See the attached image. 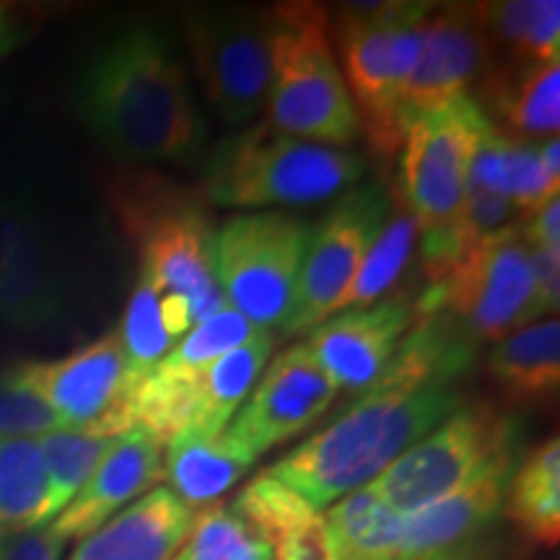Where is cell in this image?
<instances>
[{
	"instance_id": "10",
	"label": "cell",
	"mask_w": 560,
	"mask_h": 560,
	"mask_svg": "<svg viewBox=\"0 0 560 560\" xmlns=\"http://www.w3.org/2000/svg\"><path fill=\"white\" fill-rule=\"evenodd\" d=\"M179 21L198 79L221 120L229 128L255 120L270 83L268 13L192 5L179 13Z\"/></svg>"
},
{
	"instance_id": "19",
	"label": "cell",
	"mask_w": 560,
	"mask_h": 560,
	"mask_svg": "<svg viewBox=\"0 0 560 560\" xmlns=\"http://www.w3.org/2000/svg\"><path fill=\"white\" fill-rule=\"evenodd\" d=\"M164 446L143 431H128L112 439L109 450L86 486L79 490L66 511L50 527L62 540H83L104 527L112 516L120 514L140 495L164 480Z\"/></svg>"
},
{
	"instance_id": "2",
	"label": "cell",
	"mask_w": 560,
	"mask_h": 560,
	"mask_svg": "<svg viewBox=\"0 0 560 560\" xmlns=\"http://www.w3.org/2000/svg\"><path fill=\"white\" fill-rule=\"evenodd\" d=\"M457 408L459 395L452 387H371L332 423L285 452L268 475L314 509L330 506L371 486Z\"/></svg>"
},
{
	"instance_id": "1",
	"label": "cell",
	"mask_w": 560,
	"mask_h": 560,
	"mask_svg": "<svg viewBox=\"0 0 560 560\" xmlns=\"http://www.w3.org/2000/svg\"><path fill=\"white\" fill-rule=\"evenodd\" d=\"M73 102L91 136L128 164H185L206 143L185 62L161 26L104 39L75 75Z\"/></svg>"
},
{
	"instance_id": "39",
	"label": "cell",
	"mask_w": 560,
	"mask_h": 560,
	"mask_svg": "<svg viewBox=\"0 0 560 560\" xmlns=\"http://www.w3.org/2000/svg\"><path fill=\"white\" fill-rule=\"evenodd\" d=\"M66 540L52 527L0 537V560H60Z\"/></svg>"
},
{
	"instance_id": "7",
	"label": "cell",
	"mask_w": 560,
	"mask_h": 560,
	"mask_svg": "<svg viewBox=\"0 0 560 560\" xmlns=\"http://www.w3.org/2000/svg\"><path fill=\"white\" fill-rule=\"evenodd\" d=\"M516 454L520 423L490 405H470L441 420L369 488L405 516L450 495L493 462Z\"/></svg>"
},
{
	"instance_id": "32",
	"label": "cell",
	"mask_w": 560,
	"mask_h": 560,
	"mask_svg": "<svg viewBox=\"0 0 560 560\" xmlns=\"http://www.w3.org/2000/svg\"><path fill=\"white\" fill-rule=\"evenodd\" d=\"M418 234L420 226L416 215L402 206V200L397 208H389L387 219L376 231L374 242L369 244L348 291L342 293L340 312L363 310V306L376 304V299H382L384 293H389L410 260Z\"/></svg>"
},
{
	"instance_id": "20",
	"label": "cell",
	"mask_w": 560,
	"mask_h": 560,
	"mask_svg": "<svg viewBox=\"0 0 560 560\" xmlns=\"http://www.w3.org/2000/svg\"><path fill=\"white\" fill-rule=\"evenodd\" d=\"M198 514L170 488H153L83 537L70 560H172L187 542Z\"/></svg>"
},
{
	"instance_id": "11",
	"label": "cell",
	"mask_w": 560,
	"mask_h": 560,
	"mask_svg": "<svg viewBox=\"0 0 560 560\" xmlns=\"http://www.w3.org/2000/svg\"><path fill=\"white\" fill-rule=\"evenodd\" d=\"M70 306V270L52 221L30 198L0 195V325L45 332Z\"/></svg>"
},
{
	"instance_id": "22",
	"label": "cell",
	"mask_w": 560,
	"mask_h": 560,
	"mask_svg": "<svg viewBox=\"0 0 560 560\" xmlns=\"http://www.w3.org/2000/svg\"><path fill=\"white\" fill-rule=\"evenodd\" d=\"M472 361L475 335L452 314H425L410 327L371 387H452L470 371Z\"/></svg>"
},
{
	"instance_id": "14",
	"label": "cell",
	"mask_w": 560,
	"mask_h": 560,
	"mask_svg": "<svg viewBox=\"0 0 560 560\" xmlns=\"http://www.w3.org/2000/svg\"><path fill=\"white\" fill-rule=\"evenodd\" d=\"M37 382L62 429L104 439L130 431L128 412L136 382L117 332L60 361H37Z\"/></svg>"
},
{
	"instance_id": "15",
	"label": "cell",
	"mask_w": 560,
	"mask_h": 560,
	"mask_svg": "<svg viewBox=\"0 0 560 560\" xmlns=\"http://www.w3.org/2000/svg\"><path fill=\"white\" fill-rule=\"evenodd\" d=\"M338 397L330 376L310 348L289 346L272 359L265 376L226 425V436L252 457L296 439L330 410Z\"/></svg>"
},
{
	"instance_id": "24",
	"label": "cell",
	"mask_w": 560,
	"mask_h": 560,
	"mask_svg": "<svg viewBox=\"0 0 560 560\" xmlns=\"http://www.w3.org/2000/svg\"><path fill=\"white\" fill-rule=\"evenodd\" d=\"M272 340V332L262 330L244 346L210 361L206 369L190 371V418L185 433L215 436L226 429L268 366Z\"/></svg>"
},
{
	"instance_id": "35",
	"label": "cell",
	"mask_w": 560,
	"mask_h": 560,
	"mask_svg": "<svg viewBox=\"0 0 560 560\" xmlns=\"http://www.w3.org/2000/svg\"><path fill=\"white\" fill-rule=\"evenodd\" d=\"M62 429L37 382V361L0 369V441L42 439Z\"/></svg>"
},
{
	"instance_id": "41",
	"label": "cell",
	"mask_w": 560,
	"mask_h": 560,
	"mask_svg": "<svg viewBox=\"0 0 560 560\" xmlns=\"http://www.w3.org/2000/svg\"><path fill=\"white\" fill-rule=\"evenodd\" d=\"M26 39V24L21 11L13 9L11 3H0V58L16 50L21 42Z\"/></svg>"
},
{
	"instance_id": "31",
	"label": "cell",
	"mask_w": 560,
	"mask_h": 560,
	"mask_svg": "<svg viewBox=\"0 0 560 560\" xmlns=\"http://www.w3.org/2000/svg\"><path fill=\"white\" fill-rule=\"evenodd\" d=\"M47 470L37 439L0 441V537L45 529Z\"/></svg>"
},
{
	"instance_id": "33",
	"label": "cell",
	"mask_w": 560,
	"mask_h": 560,
	"mask_svg": "<svg viewBox=\"0 0 560 560\" xmlns=\"http://www.w3.org/2000/svg\"><path fill=\"white\" fill-rule=\"evenodd\" d=\"M42 459L47 470V503L45 527L58 520L70 501L86 486L91 472L96 470L112 439L94 436V433L58 429L37 439Z\"/></svg>"
},
{
	"instance_id": "3",
	"label": "cell",
	"mask_w": 560,
	"mask_h": 560,
	"mask_svg": "<svg viewBox=\"0 0 560 560\" xmlns=\"http://www.w3.org/2000/svg\"><path fill=\"white\" fill-rule=\"evenodd\" d=\"M268 21L270 125L306 143L346 151L361 128L335 58L330 16L317 3L293 0L268 11Z\"/></svg>"
},
{
	"instance_id": "12",
	"label": "cell",
	"mask_w": 560,
	"mask_h": 560,
	"mask_svg": "<svg viewBox=\"0 0 560 560\" xmlns=\"http://www.w3.org/2000/svg\"><path fill=\"white\" fill-rule=\"evenodd\" d=\"M490 120L475 100L425 112L408 125L400 159V200L420 234L450 223L465 202L472 156Z\"/></svg>"
},
{
	"instance_id": "8",
	"label": "cell",
	"mask_w": 560,
	"mask_h": 560,
	"mask_svg": "<svg viewBox=\"0 0 560 560\" xmlns=\"http://www.w3.org/2000/svg\"><path fill=\"white\" fill-rule=\"evenodd\" d=\"M310 226L276 210L242 213L215 231V276L223 301L257 330L289 319Z\"/></svg>"
},
{
	"instance_id": "5",
	"label": "cell",
	"mask_w": 560,
	"mask_h": 560,
	"mask_svg": "<svg viewBox=\"0 0 560 560\" xmlns=\"http://www.w3.org/2000/svg\"><path fill=\"white\" fill-rule=\"evenodd\" d=\"M433 3L342 5L330 34L338 42L342 79L353 100L359 128L380 156L402 149L408 132V89L418 60L420 24ZM340 68V70H342Z\"/></svg>"
},
{
	"instance_id": "9",
	"label": "cell",
	"mask_w": 560,
	"mask_h": 560,
	"mask_svg": "<svg viewBox=\"0 0 560 560\" xmlns=\"http://www.w3.org/2000/svg\"><path fill=\"white\" fill-rule=\"evenodd\" d=\"M535 278L529 244L520 223H509L467 252L450 276L420 296L416 314L446 312L457 317L475 338L501 340L529 325Z\"/></svg>"
},
{
	"instance_id": "30",
	"label": "cell",
	"mask_w": 560,
	"mask_h": 560,
	"mask_svg": "<svg viewBox=\"0 0 560 560\" xmlns=\"http://www.w3.org/2000/svg\"><path fill=\"white\" fill-rule=\"evenodd\" d=\"M338 560H395L402 516L369 486L342 495L325 516Z\"/></svg>"
},
{
	"instance_id": "25",
	"label": "cell",
	"mask_w": 560,
	"mask_h": 560,
	"mask_svg": "<svg viewBox=\"0 0 560 560\" xmlns=\"http://www.w3.org/2000/svg\"><path fill=\"white\" fill-rule=\"evenodd\" d=\"M488 371L503 400L540 405L560 389V322L545 317L495 342Z\"/></svg>"
},
{
	"instance_id": "36",
	"label": "cell",
	"mask_w": 560,
	"mask_h": 560,
	"mask_svg": "<svg viewBox=\"0 0 560 560\" xmlns=\"http://www.w3.org/2000/svg\"><path fill=\"white\" fill-rule=\"evenodd\" d=\"M172 560H272L270 548L244 524L234 509L210 506Z\"/></svg>"
},
{
	"instance_id": "13",
	"label": "cell",
	"mask_w": 560,
	"mask_h": 560,
	"mask_svg": "<svg viewBox=\"0 0 560 560\" xmlns=\"http://www.w3.org/2000/svg\"><path fill=\"white\" fill-rule=\"evenodd\" d=\"M389 213V200L376 187L348 192L319 226L310 229L301 260L296 296L283 322L285 335L322 325L340 312V299Z\"/></svg>"
},
{
	"instance_id": "21",
	"label": "cell",
	"mask_w": 560,
	"mask_h": 560,
	"mask_svg": "<svg viewBox=\"0 0 560 560\" xmlns=\"http://www.w3.org/2000/svg\"><path fill=\"white\" fill-rule=\"evenodd\" d=\"M234 514L268 545L272 560H338L325 516L268 472L242 490Z\"/></svg>"
},
{
	"instance_id": "37",
	"label": "cell",
	"mask_w": 560,
	"mask_h": 560,
	"mask_svg": "<svg viewBox=\"0 0 560 560\" xmlns=\"http://www.w3.org/2000/svg\"><path fill=\"white\" fill-rule=\"evenodd\" d=\"M257 332L262 330H257L252 322L244 319L242 314L231 310V306H223V310L215 312L213 317L195 325L192 330L166 353V359L161 363L179 371H200L206 369L210 361L219 359V355L244 346V342L255 338Z\"/></svg>"
},
{
	"instance_id": "40",
	"label": "cell",
	"mask_w": 560,
	"mask_h": 560,
	"mask_svg": "<svg viewBox=\"0 0 560 560\" xmlns=\"http://www.w3.org/2000/svg\"><path fill=\"white\" fill-rule=\"evenodd\" d=\"M522 236L532 247H545L560 252V198L552 195L540 208L524 213V223H520Z\"/></svg>"
},
{
	"instance_id": "17",
	"label": "cell",
	"mask_w": 560,
	"mask_h": 560,
	"mask_svg": "<svg viewBox=\"0 0 560 560\" xmlns=\"http://www.w3.org/2000/svg\"><path fill=\"white\" fill-rule=\"evenodd\" d=\"M410 304L380 301L363 310L342 312L317 325L304 342L338 392L363 395L382 376L397 346L412 327Z\"/></svg>"
},
{
	"instance_id": "23",
	"label": "cell",
	"mask_w": 560,
	"mask_h": 560,
	"mask_svg": "<svg viewBox=\"0 0 560 560\" xmlns=\"http://www.w3.org/2000/svg\"><path fill=\"white\" fill-rule=\"evenodd\" d=\"M482 115H495L511 138H552L560 125V62H506L482 73Z\"/></svg>"
},
{
	"instance_id": "26",
	"label": "cell",
	"mask_w": 560,
	"mask_h": 560,
	"mask_svg": "<svg viewBox=\"0 0 560 560\" xmlns=\"http://www.w3.org/2000/svg\"><path fill=\"white\" fill-rule=\"evenodd\" d=\"M255 462L249 452L226 436V431L215 436L185 433L166 444L164 478L170 480L172 493L198 514L234 488Z\"/></svg>"
},
{
	"instance_id": "29",
	"label": "cell",
	"mask_w": 560,
	"mask_h": 560,
	"mask_svg": "<svg viewBox=\"0 0 560 560\" xmlns=\"http://www.w3.org/2000/svg\"><path fill=\"white\" fill-rule=\"evenodd\" d=\"M488 45L499 42L509 62L560 60V3L558 0H501L475 3Z\"/></svg>"
},
{
	"instance_id": "4",
	"label": "cell",
	"mask_w": 560,
	"mask_h": 560,
	"mask_svg": "<svg viewBox=\"0 0 560 560\" xmlns=\"http://www.w3.org/2000/svg\"><path fill=\"white\" fill-rule=\"evenodd\" d=\"M361 174L359 153L306 143L257 122L215 145L202 192L221 208H299L350 190Z\"/></svg>"
},
{
	"instance_id": "16",
	"label": "cell",
	"mask_w": 560,
	"mask_h": 560,
	"mask_svg": "<svg viewBox=\"0 0 560 560\" xmlns=\"http://www.w3.org/2000/svg\"><path fill=\"white\" fill-rule=\"evenodd\" d=\"M488 50L475 3L433 5L420 24L418 60L405 102L408 122L467 100V91L486 73Z\"/></svg>"
},
{
	"instance_id": "42",
	"label": "cell",
	"mask_w": 560,
	"mask_h": 560,
	"mask_svg": "<svg viewBox=\"0 0 560 560\" xmlns=\"http://www.w3.org/2000/svg\"><path fill=\"white\" fill-rule=\"evenodd\" d=\"M537 149H540V161H542L545 172H548L552 179L560 182V140H558V136L545 138L542 143H537Z\"/></svg>"
},
{
	"instance_id": "6",
	"label": "cell",
	"mask_w": 560,
	"mask_h": 560,
	"mask_svg": "<svg viewBox=\"0 0 560 560\" xmlns=\"http://www.w3.org/2000/svg\"><path fill=\"white\" fill-rule=\"evenodd\" d=\"M117 208L140 249V276L185 299L195 325L226 306L215 276V229L195 195L151 174L125 182Z\"/></svg>"
},
{
	"instance_id": "18",
	"label": "cell",
	"mask_w": 560,
	"mask_h": 560,
	"mask_svg": "<svg viewBox=\"0 0 560 560\" xmlns=\"http://www.w3.org/2000/svg\"><path fill=\"white\" fill-rule=\"evenodd\" d=\"M516 457H503L480 470L444 499L402 516L397 558H429L482 540L499 522Z\"/></svg>"
},
{
	"instance_id": "38",
	"label": "cell",
	"mask_w": 560,
	"mask_h": 560,
	"mask_svg": "<svg viewBox=\"0 0 560 560\" xmlns=\"http://www.w3.org/2000/svg\"><path fill=\"white\" fill-rule=\"evenodd\" d=\"M532 278H535V296H532V319L556 317L560 306V252L532 247Z\"/></svg>"
},
{
	"instance_id": "34",
	"label": "cell",
	"mask_w": 560,
	"mask_h": 560,
	"mask_svg": "<svg viewBox=\"0 0 560 560\" xmlns=\"http://www.w3.org/2000/svg\"><path fill=\"white\" fill-rule=\"evenodd\" d=\"M117 335H120L125 359H128V369L136 387L177 346V340L166 332L164 319H161V291L140 272Z\"/></svg>"
},
{
	"instance_id": "27",
	"label": "cell",
	"mask_w": 560,
	"mask_h": 560,
	"mask_svg": "<svg viewBox=\"0 0 560 560\" xmlns=\"http://www.w3.org/2000/svg\"><path fill=\"white\" fill-rule=\"evenodd\" d=\"M506 516L516 535L535 548H558L560 542V441L545 439L516 459L511 470L506 499Z\"/></svg>"
},
{
	"instance_id": "28",
	"label": "cell",
	"mask_w": 560,
	"mask_h": 560,
	"mask_svg": "<svg viewBox=\"0 0 560 560\" xmlns=\"http://www.w3.org/2000/svg\"><path fill=\"white\" fill-rule=\"evenodd\" d=\"M467 185L501 195L516 213H529L558 195L560 182L545 172L537 143L511 138L490 122L472 156Z\"/></svg>"
}]
</instances>
